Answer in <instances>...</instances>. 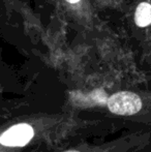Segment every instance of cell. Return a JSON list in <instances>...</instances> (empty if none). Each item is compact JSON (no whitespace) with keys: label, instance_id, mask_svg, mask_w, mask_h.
Here are the masks:
<instances>
[{"label":"cell","instance_id":"3","mask_svg":"<svg viewBox=\"0 0 151 152\" xmlns=\"http://www.w3.org/2000/svg\"><path fill=\"white\" fill-rule=\"evenodd\" d=\"M135 22L139 27H146L151 24V4L142 2L135 12Z\"/></svg>","mask_w":151,"mask_h":152},{"label":"cell","instance_id":"5","mask_svg":"<svg viewBox=\"0 0 151 152\" xmlns=\"http://www.w3.org/2000/svg\"><path fill=\"white\" fill-rule=\"evenodd\" d=\"M65 152H80V151H77V150H69V151H65Z\"/></svg>","mask_w":151,"mask_h":152},{"label":"cell","instance_id":"1","mask_svg":"<svg viewBox=\"0 0 151 152\" xmlns=\"http://www.w3.org/2000/svg\"><path fill=\"white\" fill-rule=\"evenodd\" d=\"M110 112L121 116H129L138 113L142 109V99L138 94L129 91L114 93L108 99Z\"/></svg>","mask_w":151,"mask_h":152},{"label":"cell","instance_id":"4","mask_svg":"<svg viewBox=\"0 0 151 152\" xmlns=\"http://www.w3.org/2000/svg\"><path fill=\"white\" fill-rule=\"evenodd\" d=\"M69 3H71V4H77V3H79V2L81 1V0H66Z\"/></svg>","mask_w":151,"mask_h":152},{"label":"cell","instance_id":"2","mask_svg":"<svg viewBox=\"0 0 151 152\" xmlns=\"http://www.w3.org/2000/svg\"><path fill=\"white\" fill-rule=\"evenodd\" d=\"M34 130L27 123H19L12 126L1 134V144L5 147H21L27 145L33 138Z\"/></svg>","mask_w":151,"mask_h":152}]
</instances>
